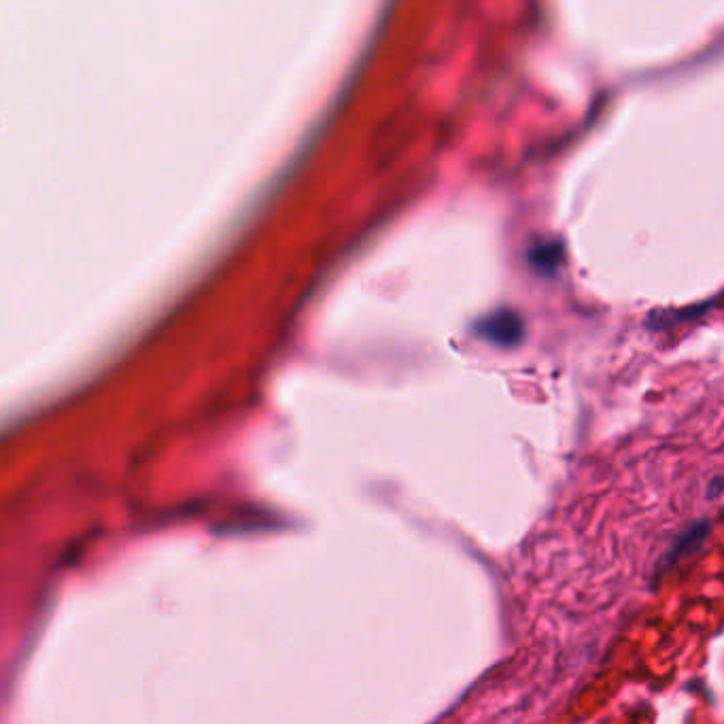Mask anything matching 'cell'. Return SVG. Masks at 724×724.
Listing matches in <instances>:
<instances>
[{
	"label": "cell",
	"instance_id": "obj_1",
	"mask_svg": "<svg viewBox=\"0 0 724 724\" xmlns=\"http://www.w3.org/2000/svg\"><path fill=\"white\" fill-rule=\"evenodd\" d=\"M476 332L480 338L495 344V347L510 349L516 347L525 336V325L523 319L514 313V310L502 308L495 310V313L487 315L476 323Z\"/></svg>",
	"mask_w": 724,
	"mask_h": 724
},
{
	"label": "cell",
	"instance_id": "obj_2",
	"mask_svg": "<svg viewBox=\"0 0 724 724\" xmlns=\"http://www.w3.org/2000/svg\"><path fill=\"white\" fill-rule=\"evenodd\" d=\"M710 533V525L708 523H695L691 529H686L682 536L678 538V542L669 548V553L665 557V561L661 563L659 570L665 572V567L678 563L680 559H684L686 555H693L695 550L705 542Z\"/></svg>",
	"mask_w": 724,
	"mask_h": 724
},
{
	"label": "cell",
	"instance_id": "obj_3",
	"mask_svg": "<svg viewBox=\"0 0 724 724\" xmlns=\"http://www.w3.org/2000/svg\"><path fill=\"white\" fill-rule=\"evenodd\" d=\"M527 260L538 274H555L565 260V251L561 243H542L529 249Z\"/></svg>",
	"mask_w": 724,
	"mask_h": 724
},
{
	"label": "cell",
	"instance_id": "obj_4",
	"mask_svg": "<svg viewBox=\"0 0 724 724\" xmlns=\"http://www.w3.org/2000/svg\"><path fill=\"white\" fill-rule=\"evenodd\" d=\"M720 491H724V478H720V480H714V482H712V489H710V495L714 497V495H718Z\"/></svg>",
	"mask_w": 724,
	"mask_h": 724
}]
</instances>
